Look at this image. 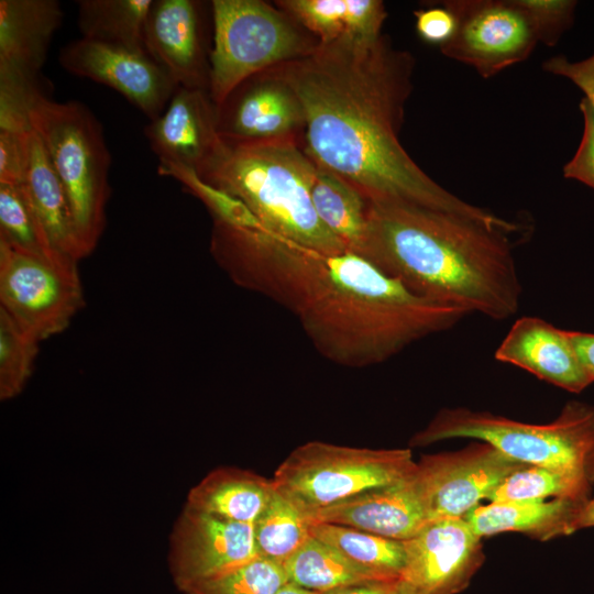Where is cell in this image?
Wrapping results in <instances>:
<instances>
[{"label":"cell","instance_id":"obj_1","mask_svg":"<svg viewBox=\"0 0 594 594\" xmlns=\"http://www.w3.org/2000/svg\"><path fill=\"white\" fill-rule=\"evenodd\" d=\"M414 69V56L382 34L369 41L318 42L304 56L270 70L299 99L308 156L369 202H408L512 229L513 221L440 186L399 142Z\"/></svg>","mask_w":594,"mask_h":594},{"label":"cell","instance_id":"obj_2","mask_svg":"<svg viewBox=\"0 0 594 594\" xmlns=\"http://www.w3.org/2000/svg\"><path fill=\"white\" fill-rule=\"evenodd\" d=\"M210 253L237 285L289 310L318 353L345 367L383 363L470 315L416 295L350 250L322 253L262 229L213 221Z\"/></svg>","mask_w":594,"mask_h":594},{"label":"cell","instance_id":"obj_3","mask_svg":"<svg viewBox=\"0 0 594 594\" xmlns=\"http://www.w3.org/2000/svg\"><path fill=\"white\" fill-rule=\"evenodd\" d=\"M507 230L408 202H369L358 254L416 295L503 320L521 284Z\"/></svg>","mask_w":594,"mask_h":594},{"label":"cell","instance_id":"obj_4","mask_svg":"<svg viewBox=\"0 0 594 594\" xmlns=\"http://www.w3.org/2000/svg\"><path fill=\"white\" fill-rule=\"evenodd\" d=\"M316 168L297 139L223 140L198 176L241 200L264 231L322 253L346 251L312 206Z\"/></svg>","mask_w":594,"mask_h":594},{"label":"cell","instance_id":"obj_5","mask_svg":"<svg viewBox=\"0 0 594 594\" xmlns=\"http://www.w3.org/2000/svg\"><path fill=\"white\" fill-rule=\"evenodd\" d=\"M457 438L487 442L525 464L568 471L593 481L594 406L583 402H568L557 418L540 425L464 407L443 408L411 437L409 447Z\"/></svg>","mask_w":594,"mask_h":594},{"label":"cell","instance_id":"obj_6","mask_svg":"<svg viewBox=\"0 0 594 594\" xmlns=\"http://www.w3.org/2000/svg\"><path fill=\"white\" fill-rule=\"evenodd\" d=\"M66 191L84 257L99 242L110 197V152L100 122L84 103L40 97L29 111Z\"/></svg>","mask_w":594,"mask_h":594},{"label":"cell","instance_id":"obj_7","mask_svg":"<svg viewBox=\"0 0 594 594\" xmlns=\"http://www.w3.org/2000/svg\"><path fill=\"white\" fill-rule=\"evenodd\" d=\"M210 97L219 108L249 78L309 53L317 40L261 0H213Z\"/></svg>","mask_w":594,"mask_h":594},{"label":"cell","instance_id":"obj_8","mask_svg":"<svg viewBox=\"0 0 594 594\" xmlns=\"http://www.w3.org/2000/svg\"><path fill=\"white\" fill-rule=\"evenodd\" d=\"M410 449H369L309 441L278 465L274 488L302 516L415 472Z\"/></svg>","mask_w":594,"mask_h":594},{"label":"cell","instance_id":"obj_9","mask_svg":"<svg viewBox=\"0 0 594 594\" xmlns=\"http://www.w3.org/2000/svg\"><path fill=\"white\" fill-rule=\"evenodd\" d=\"M84 304L77 266L53 263L0 240V308L37 341L65 330Z\"/></svg>","mask_w":594,"mask_h":594},{"label":"cell","instance_id":"obj_10","mask_svg":"<svg viewBox=\"0 0 594 594\" xmlns=\"http://www.w3.org/2000/svg\"><path fill=\"white\" fill-rule=\"evenodd\" d=\"M63 21L56 0L0 1V120H29L34 102L46 96L41 69Z\"/></svg>","mask_w":594,"mask_h":594},{"label":"cell","instance_id":"obj_11","mask_svg":"<svg viewBox=\"0 0 594 594\" xmlns=\"http://www.w3.org/2000/svg\"><path fill=\"white\" fill-rule=\"evenodd\" d=\"M457 19V29L440 47L443 55L473 67L483 78L526 61L539 43L532 25L515 0L442 2Z\"/></svg>","mask_w":594,"mask_h":594},{"label":"cell","instance_id":"obj_12","mask_svg":"<svg viewBox=\"0 0 594 594\" xmlns=\"http://www.w3.org/2000/svg\"><path fill=\"white\" fill-rule=\"evenodd\" d=\"M522 465L483 441L424 455L417 462L416 479L429 521L464 517Z\"/></svg>","mask_w":594,"mask_h":594},{"label":"cell","instance_id":"obj_13","mask_svg":"<svg viewBox=\"0 0 594 594\" xmlns=\"http://www.w3.org/2000/svg\"><path fill=\"white\" fill-rule=\"evenodd\" d=\"M260 557L253 525L184 507L168 546V569L180 592Z\"/></svg>","mask_w":594,"mask_h":594},{"label":"cell","instance_id":"obj_14","mask_svg":"<svg viewBox=\"0 0 594 594\" xmlns=\"http://www.w3.org/2000/svg\"><path fill=\"white\" fill-rule=\"evenodd\" d=\"M403 543L400 579L414 594H458L485 559L482 539L464 517L431 520Z\"/></svg>","mask_w":594,"mask_h":594},{"label":"cell","instance_id":"obj_15","mask_svg":"<svg viewBox=\"0 0 594 594\" xmlns=\"http://www.w3.org/2000/svg\"><path fill=\"white\" fill-rule=\"evenodd\" d=\"M58 61L68 73L114 89L150 121L163 113L178 88L146 52L81 37L66 44Z\"/></svg>","mask_w":594,"mask_h":594},{"label":"cell","instance_id":"obj_16","mask_svg":"<svg viewBox=\"0 0 594 594\" xmlns=\"http://www.w3.org/2000/svg\"><path fill=\"white\" fill-rule=\"evenodd\" d=\"M223 140L253 142L297 139L305 117L293 89L271 70L257 74L234 89L217 108Z\"/></svg>","mask_w":594,"mask_h":594},{"label":"cell","instance_id":"obj_17","mask_svg":"<svg viewBox=\"0 0 594 594\" xmlns=\"http://www.w3.org/2000/svg\"><path fill=\"white\" fill-rule=\"evenodd\" d=\"M200 13V2L194 0H153L144 44L178 87L209 91L210 63L205 54Z\"/></svg>","mask_w":594,"mask_h":594},{"label":"cell","instance_id":"obj_18","mask_svg":"<svg viewBox=\"0 0 594 594\" xmlns=\"http://www.w3.org/2000/svg\"><path fill=\"white\" fill-rule=\"evenodd\" d=\"M160 162L200 173L222 145L208 90L178 87L163 113L144 128Z\"/></svg>","mask_w":594,"mask_h":594},{"label":"cell","instance_id":"obj_19","mask_svg":"<svg viewBox=\"0 0 594 594\" xmlns=\"http://www.w3.org/2000/svg\"><path fill=\"white\" fill-rule=\"evenodd\" d=\"M305 519L348 526L400 541L411 538L429 522L416 470L397 482L363 491Z\"/></svg>","mask_w":594,"mask_h":594},{"label":"cell","instance_id":"obj_20","mask_svg":"<svg viewBox=\"0 0 594 594\" xmlns=\"http://www.w3.org/2000/svg\"><path fill=\"white\" fill-rule=\"evenodd\" d=\"M494 356L571 393H581L592 384L576 356L568 330L538 317L517 319Z\"/></svg>","mask_w":594,"mask_h":594},{"label":"cell","instance_id":"obj_21","mask_svg":"<svg viewBox=\"0 0 594 594\" xmlns=\"http://www.w3.org/2000/svg\"><path fill=\"white\" fill-rule=\"evenodd\" d=\"M588 499L492 502L477 505L464 518L481 539L505 531L522 532L547 541L579 530L578 524Z\"/></svg>","mask_w":594,"mask_h":594},{"label":"cell","instance_id":"obj_22","mask_svg":"<svg viewBox=\"0 0 594 594\" xmlns=\"http://www.w3.org/2000/svg\"><path fill=\"white\" fill-rule=\"evenodd\" d=\"M26 165L22 187L57 251L78 262L84 257L69 201L36 132L25 135Z\"/></svg>","mask_w":594,"mask_h":594},{"label":"cell","instance_id":"obj_23","mask_svg":"<svg viewBox=\"0 0 594 594\" xmlns=\"http://www.w3.org/2000/svg\"><path fill=\"white\" fill-rule=\"evenodd\" d=\"M276 4L319 43L377 38L387 18L380 0H280Z\"/></svg>","mask_w":594,"mask_h":594},{"label":"cell","instance_id":"obj_24","mask_svg":"<svg viewBox=\"0 0 594 594\" xmlns=\"http://www.w3.org/2000/svg\"><path fill=\"white\" fill-rule=\"evenodd\" d=\"M274 491L272 480L248 470L221 466L190 488L185 506L231 521L253 525Z\"/></svg>","mask_w":594,"mask_h":594},{"label":"cell","instance_id":"obj_25","mask_svg":"<svg viewBox=\"0 0 594 594\" xmlns=\"http://www.w3.org/2000/svg\"><path fill=\"white\" fill-rule=\"evenodd\" d=\"M283 568L288 582L321 594L348 586L398 579L362 566L312 536Z\"/></svg>","mask_w":594,"mask_h":594},{"label":"cell","instance_id":"obj_26","mask_svg":"<svg viewBox=\"0 0 594 594\" xmlns=\"http://www.w3.org/2000/svg\"><path fill=\"white\" fill-rule=\"evenodd\" d=\"M310 196L320 221L348 250L358 253L367 221L369 201L364 196L339 175L318 165Z\"/></svg>","mask_w":594,"mask_h":594},{"label":"cell","instance_id":"obj_27","mask_svg":"<svg viewBox=\"0 0 594 594\" xmlns=\"http://www.w3.org/2000/svg\"><path fill=\"white\" fill-rule=\"evenodd\" d=\"M152 3L153 0L77 1L81 37L146 52L144 30Z\"/></svg>","mask_w":594,"mask_h":594},{"label":"cell","instance_id":"obj_28","mask_svg":"<svg viewBox=\"0 0 594 594\" xmlns=\"http://www.w3.org/2000/svg\"><path fill=\"white\" fill-rule=\"evenodd\" d=\"M308 525L310 536L336 548L355 563L389 578H400L405 562L403 541L342 525Z\"/></svg>","mask_w":594,"mask_h":594},{"label":"cell","instance_id":"obj_29","mask_svg":"<svg viewBox=\"0 0 594 594\" xmlns=\"http://www.w3.org/2000/svg\"><path fill=\"white\" fill-rule=\"evenodd\" d=\"M0 240L59 265L78 263L55 249L22 185L0 184Z\"/></svg>","mask_w":594,"mask_h":594},{"label":"cell","instance_id":"obj_30","mask_svg":"<svg viewBox=\"0 0 594 594\" xmlns=\"http://www.w3.org/2000/svg\"><path fill=\"white\" fill-rule=\"evenodd\" d=\"M593 490L586 476L525 464L510 473L490 495L492 502L546 501L551 498L588 499Z\"/></svg>","mask_w":594,"mask_h":594},{"label":"cell","instance_id":"obj_31","mask_svg":"<svg viewBox=\"0 0 594 594\" xmlns=\"http://www.w3.org/2000/svg\"><path fill=\"white\" fill-rule=\"evenodd\" d=\"M253 530L258 556L280 565L310 537L307 520L276 490Z\"/></svg>","mask_w":594,"mask_h":594},{"label":"cell","instance_id":"obj_32","mask_svg":"<svg viewBox=\"0 0 594 594\" xmlns=\"http://www.w3.org/2000/svg\"><path fill=\"white\" fill-rule=\"evenodd\" d=\"M38 344L33 336L21 328L0 308V399L18 396L30 378Z\"/></svg>","mask_w":594,"mask_h":594},{"label":"cell","instance_id":"obj_33","mask_svg":"<svg viewBox=\"0 0 594 594\" xmlns=\"http://www.w3.org/2000/svg\"><path fill=\"white\" fill-rule=\"evenodd\" d=\"M157 172L160 175L176 179L188 193L201 200L213 221L235 228L262 229L257 219L241 200L208 184L198 176L196 170L168 162H160Z\"/></svg>","mask_w":594,"mask_h":594},{"label":"cell","instance_id":"obj_34","mask_svg":"<svg viewBox=\"0 0 594 594\" xmlns=\"http://www.w3.org/2000/svg\"><path fill=\"white\" fill-rule=\"evenodd\" d=\"M287 582L283 565L257 557L189 587L184 594H275Z\"/></svg>","mask_w":594,"mask_h":594},{"label":"cell","instance_id":"obj_35","mask_svg":"<svg viewBox=\"0 0 594 594\" xmlns=\"http://www.w3.org/2000/svg\"><path fill=\"white\" fill-rule=\"evenodd\" d=\"M529 19L539 43L554 46L574 22V0H515Z\"/></svg>","mask_w":594,"mask_h":594},{"label":"cell","instance_id":"obj_36","mask_svg":"<svg viewBox=\"0 0 594 594\" xmlns=\"http://www.w3.org/2000/svg\"><path fill=\"white\" fill-rule=\"evenodd\" d=\"M583 117V134L573 157L563 166V177L594 189V111L583 97L579 103Z\"/></svg>","mask_w":594,"mask_h":594},{"label":"cell","instance_id":"obj_37","mask_svg":"<svg viewBox=\"0 0 594 594\" xmlns=\"http://www.w3.org/2000/svg\"><path fill=\"white\" fill-rule=\"evenodd\" d=\"M28 132L20 134L0 130V184L13 186L23 184L26 165L25 135Z\"/></svg>","mask_w":594,"mask_h":594},{"label":"cell","instance_id":"obj_38","mask_svg":"<svg viewBox=\"0 0 594 594\" xmlns=\"http://www.w3.org/2000/svg\"><path fill=\"white\" fill-rule=\"evenodd\" d=\"M416 30L421 40L440 47L451 40L457 29V19L446 7L433 6L415 11Z\"/></svg>","mask_w":594,"mask_h":594},{"label":"cell","instance_id":"obj_39","mask_svg":"<svg viewBox=\"0 0 594 594\" xmlns=\"http://www.w3.org/2000/svg\"><path fill=\"white\" fill-rule=\"evenodd\" d=\"M543 70L572 81L584 92L594 111V54L579 62H571L564 55H556L542 64Z\"/></svg>","mask_w":594,"mask_h":594},{"label":"cell","instance_id":"obj_40","mask_svg":"<svg viewBox=\"0 0 594 594\" xmlns=\"http://www.w3.org/2000/svg\"><path fill=\"white\" fill-rule=\"evenodd\" d=\"M324 594H414V592L398 578L348 586Z\"/></svg>","mask_w":594,"mask_h":594},{"label":"cell","instance_id":"obj_41","mask_svg":"<svg viewBox=\"0 0 594 594\" xmlns=\"http://www.w3.org/2000/svg\"><path fill=\"white\" fill-rule=\"evenodd\" d=\"M568 334L582 367L594 383V333L568 330Z\"/></svg>","mask_w":594,"mask_h":594},{"label":"cell","instance_id":"obj_42","mask_svg":"<svg viewBox=\"0 0 594 594\" xmlns=\"http://www.w3.org/2000/svg\"><path fill=\"white\" fill-rule=\"evenodd\" d=\"M592 485H593V490H592L591 497L586 502L579 519V524H578L579 530L583 528L594 527V476H593Z\"/></svg>","mask_w":594,"mask_h":594},{"label":"cell","instance_id":"obj_43","mask_svg":"<svg viewBox=\"0 0 594 594\" xmlns=\"http://www.w3.org/2000/svg\"><path fill=\"white\" fill-rule=\"evenodd\" d=\"M275 594H321L315 591L302 588L298 585H295L290 582H287L280 590Z\"/></svg>","mask_w":594,"mask_h":594}]
</instances>
